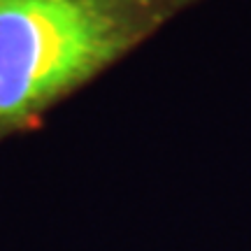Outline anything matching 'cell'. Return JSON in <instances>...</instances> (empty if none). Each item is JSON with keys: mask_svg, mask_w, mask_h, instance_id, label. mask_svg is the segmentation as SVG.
I'll return each instance as SVG.
<instances>
[{"mask_svg": "<svg viewBox=\"0 0 251 251\" xmlns=\"http://www.w3.org/2000/svg\"><path fill=\"white\" fill-rule=\"evenodd\" d=\"M200 0H0V144L37 130L63 100Z\"/></svg>", "mask_w": 251, "mask_h": 251, "instance_id": "obj_1", "label": "cell"}]
</instances>
